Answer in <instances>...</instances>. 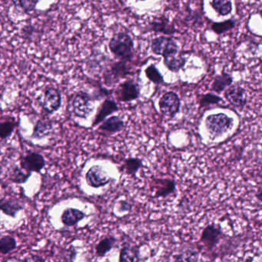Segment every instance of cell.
<instances>
[{
  "instance_id": "6da1fadb",
  "label": "cell",
  "mask_w": 262,
  "mask_h": 262,
  "mask_svg": "<svg viewBox=\"0 0 262 262\" xmlns=\"http://www.w3.org/2000/svg\"><path fill=\"white\" fill-rule=\"evenodd\" d=\"M109 49L121 61H130L134 55V44L130 35L126 32L115 34L109 42Z\"/></svg>"
},
{
  "instance_id": "7a4b0ae2",
  "label": "cell",
  "mask_w": 262,
  "mask_h": 262,
  "mask_svg": "<svg viewBox=\"0 0 262 262\" xmlns=\"http://www.w3.org/2000/svg\"><path fill=\"white\" fill-rule=\"evenodd\" d=\"M206 128L212 139L221 137L233 127L234 119L224 113L209 115L205 121Z\"/></svg>"
},
{
  "instance_id": "3957f363",
  "label": "cell",
  "mask_w": 262,
  "mask_h": 262,
  "mask_svg": "<svg viewBox=\"0 0 262 262\" xmlns=\"http://www.w3.org/2000/svg\"><path fill=\"white\" fill-rule=\"evenodd\" d=\"M151 50L155 55H161L164 58L177 55L179 46L177 41L171 37L160 36L152 40Z\"/></svg>"
},
{
  "instance_id": "277c9868",
  "label": "cell",
  "mask_w": 262,
  "mask_h": 262,
  "mask_svg": "<svg viewBox=\"0 0 262 262\" xmlns=\"http://www.w3.org/2000/svg\"><path fill=\"white\" fill-rule=\"evenodd\" d=\"M160 112L169 118H174L180 112V99L173 92H167L160 98L159 101Z\"/></svg>"
},
{
  "instance_id": "5b68a950",
  "label": "cell",
  "mask_w": 262,
  "mask_h": 262,
  "mask_svg": "<svg viewBox=\"0 0 262 262\" xmlns=\"http://www.w3.org/2000/svg\"><path fill=\"white\" fill-rule=\"evenodd\" d=\"M92 101H93L92 97L85 92H80L77 94L72 102L73 112L75 116L82 119H86L93 110L91 104Z\"/></svg>"
},
{
  "instance_id": "8992f818",
  "label": "cell",
  "mask_w": 262,
  "mask_h": 262,
  "mask_svg": "<svg viewBox=\"0 0 262 262\" xmlns=\"http://www.w3.org/2000/svg\"><path fill=\"white\" fill-rule=\"evenodd\" d=\"M223 236V232L220 226L212 223V224L208 225L203 229L200 242L206 249L212 250L219 244Z\"/></svg>"
},
{
  "instance_id": "52a82bcc",
  "label": "cell",
  "mask_w": 262,
  "mask_h": 262,
  "mask_svg": "<svg viewBox=\"0 0 262 262\" xmlns=\"http://www.w3.org/2000/svg\"><path fill=\"white\" fill-rule=\"evenodd\" d=\"M85 178L88 184L93 188L102 187L112 180L102 166L99 165L92 166L86 173Z\"/></svg>"
},
{
  "instance_id": "ba28073f",
  "label": "cell",
  "mask_w": 262,
  "mask_h": 262,
  "mask_svg": "<svg viewBox=\"0 0 262 262\" xmlns=\"http://www.w3.org/2000/svg\"><path fill=\"white\" fill-rule=\"evenodd\" d=\"M61 105V95L59 91L55 88H47L43 95L41 107L48 114H53L58 110Z\"/></svg>"
},
{
  "instance_id": "9c48e42d",
  "label": "cell",
  "mask_w": 262,
  "mask_h": 262,
  "mask_svg": "<svg viewBox=\"0 0 262 262\" xmlns=\"http://www.w3.org/2000/svg\"><path fill=\"white\" fill-rule=\"evenodd\" d=\"M140 89L139 84L134 80H127L120 84L116 91L117 98L119 101L129 102L139 98Z\"/></svg>"
},
{
  "instance_id": "30bf717a",
  "label": "cell",
  "mask_w": 262,
  "mask_h": 262,
  "mask_svg": "<svg viewBox=\"0 0 262 262\" xmlns=\"http://www.w3.org/2000/svg\"><path fill=\"white\" fill-rule=\"evenodd\" d=\"M20 166L28 172H40L46 166V160L41 154L30 152L21 157Z\"/></svg>"
},
{
  "instance_id": "8fae6325",
  "label": "cell",
  "mask_w": 262,
  "mask_h": 262,
  "mask_svg": "<svg viewBox=\"0 0 262 262\" xmlns=\"http://www.w3.org/2000/svg\"><path fill=\"white\" fill-rule=\"evenodd\" d=\"M130 73V69L127 66V62L120 61L112 64L110 70L104 74V81L107 85H112L118 82L121 78H124Z\"/></svg>"
},
{
  "instance_id": "7c38bea8",
  "label": "cell",
  "mask_w": 262,
  "mask_h": 262,
  "mask_svg": "<svg viewBox=\"0 0 262 262\" xmlns=\"http://www.w3.org/2000/svg\"><path fill=\"white\" fill-rule=\"evenodd\" d=\"M224 95L229 104L237 108H243L247 104L246 90L238 84L228 88L225 91Z\"/></svg>"
},
{
  "instance_id": "4fadbf2b",
  "label": "cell",
  "mask_w": 262,
  "mask_h": 262,
  "mask_svg": "<svg viewBox=\"0 0 262 262\" xmlns=\"http://www.w3.org/2000/svg\"><path fill=\"white\" fill-rule=\"evenodd\" d=\"M155 183L156 198H166L176 192L175 180L169 179H162V180H154Z\"/></svg>"
},
{
  "instance_id": "5bb4252c",
  "label": "cell",
  "mask_w": 262,
  "mask_h": 262,
  "mask_svg": "<svg viewBox=\"0 0 262 262\" xmlns=\"http://www.w3.org/2000/svg\"><path fill=\"white\" fill-rule=\"evenodd\" d=\"M23 209L24 206L17 199H0V210L8 216L15 218L17 214Z\"/></svg>"
},
{
  "instance_id": "9a60e30c",
  "label": "cell",
  "mask_w": 262,
  "mask_h": 262,
  "mask_svg": "<svg viewBox=\"0 0 262 262\" xmlns=\"http://www.w3.org/2000/svg\"><path fill=\"white\" fill-rule=\"evenodd\" d=\"M118 104L114 100L106 99L100 106L92 125H93V127L94 126L98 125L100 123L103 122L107 118V117L112 115L115 112H118Z\"/></svg>"
},
{
  "instance_id": "2e32d148",
  "label": "cell",
  "mask_w": 262,
  "mask_h": 262,
  "mask_svg": "<svg viewBox=\"0 0 262 262\" xmlns=\"http://www.w3.org/2000/svg\"><path fill=\"white\" fill-rule=\"evenodd\" d=\"M84 212L74 208H68L61 214V223L68 227L76 226L85 218Z\"/></svg>"
},
{
  "instance_id": "e0dca14e",
  "label": "cell",
  "mask_w": 262,
  "mask_h": 262,
  "mask_svg": "<svg viewBox=\"0 0 262 262\" xmlns=\"http://www.w3.org/2000/svg\"><path fill=\"white\" fill-rule=\"evenodd\" d=\"M151 29L156 32L165 34V35H172L175 33L176 29L173 25L169 23V19L165 17L155 18L150 23Z\"/></svg>"
},
{
  "instance_id": "ac0fdd59",
  "label": "cell",
  "mask_w": 262,
  "mask_h": 262,
  "mask_svg": "<svg viewBox=\"0 0 262 262\" xmlns=\"http://www.w3.org/2000/svg\"><path fill=\"white\" fill-rule=\"evenodd\" d=\"M233 82V78L229 74L223 72L221 75H217L211 86V90L215 93L220 94L225 92L228 88L230 87Z\"/></svg>"
},
{
  "instance_id": "d6986e66",
  "label": "cell",
  "mask_w": 262,
  "mask_h": 262,
  "mask_svg": "<svg viewBox=\"0 0 262 262\" xmlns=\"http://www.w3.org/2000/svg\"><path fill=\"white\" fill-rule=\"evenodd\" d=\"M52 130H53V124L50 121L38 120L34 127L32 137L33 139L40 140V139L45 138V137L50 135Z\"/></svg>"
},
{
  "instance_id": "ffe728a7",
  "label": "cell",
  "mask_w": 262,
  "mask_h": 262,
  "mask_svg": "<svg viewBox=\"0 0 262 262\" xmlns=\"http://www.w3.org/2000/svg\"><path fill=\"white\" fill-rule=\"evenodd\" d=\"M173 262H198L200 251L193 247H186L174 256Z\"/></svg>"
},
{
  "instance_id": "44dd1931",
  "label": "cell",
  "mask_w": 262,
  "mask_h": 262,
  "mask_svg": "<svg viewBox=\"0 0 262 262\" xmlns=\"http://www.w3.org/2000/svg\"><path fill=\"white\" fill-rule=\"evenodd\" d=\"M124 128V122L120 117L113 116L104 120L102 124L100 126L99 130L115 134L120 132Z\"/></svg>"
},
{
  "instance_id": "7402d4cb",
  "label": "cell",
  "mask_w": 262,
  "mask_h": 262,
  "mask_svg": "<svg viewBox=\"0 0 262 262\" xmlns=\"http://www.w3.org/2000/svg\"><path fill=\"white\" fill-rule=\"evenodd\" d=\"M119 262H140V252L134 246L124 244L120 251Z\"/></svg>"
},
{
  "instance_id": "603a6c76",
  "label": "cell",
  "mask_w": 262,
  "mask_h": 262,
  "mask_svg": "<svg viewBox=\"0 0 262 262\" xmlns=\"http://www.w3.org/2000/svg\"><path fill=\"white\" fill-rule=\"evenodd\" d=\"M116 243V238L112 235H107V236L104 237L102 239L100 240L99 243L95 247L97 256L101 257V258L105 256L106 254L108 253L115 247Z\"/></svg>"
},
{
  "instance_id": "cb8c5ba5",
  "label": "cell",
  "mask_w": 262,
  "mask_h": 262,
  "mask_svg": "<svg viewBox=\"0 0 262 262\" xmlns=\"http://www.w3.org/2000/svg\"><path fill=\"white\" fill-rule=\"evenodd\" d=\"M210 5L220 16L230 15L233 9L232 0H211Z\"/></svg>"
},
{
  "instance_id": "d4e9b609",
  "label": "cell",
  "mask_w": 262,
  "mask_h": 262,
  "mask_svg": "<svg viewBox=\"0 0 262 262\" xmlns=\"http://www.w3.org/2000/svg\"><path fill=\"white\" fill-rule=\"evenodd\" d=\"M163 63L171 72H178L180 69L184 68L186 63V58L180 55H171L164 58Z\"/></svg>"
},
{
  "instance_id": "484cf974",
  "label": "cell",
  "mask_w": 262,
  "mask_h": 262,
  "mask_svg": "<svg viewBox=\"0 0 262 262\" xmlns=\"http://www.w3.org/2000/svg\"><path fill=\"white\" fill-rule=\"evenodd\" d=\"M236 24L237 20L235 18H229V19L224 20L223 21L212 23L211 29L216 35H220L235 29Z\"/></svg>"
},
{
  "instance_id": "4316f807",
  "label": "cell",
  "mask_w": 262,
  "mask_h": 262,
  "mask_svg": "<svg viewBox=\"0 0 262 262\" xmlns=\"http://www.w3.org/2000/svg\"><path fill=\"white\" fill-rule=\"evenodd\" d=\"M31 175H32L31 172H28L23 168L15 166L9 171V178L12 183L23 184L28 181Z\"/></svg>"
},
{
  "instance_id": "83f0119b",
  "label": "cell",
  "mask_w": 262,
  "mask_h": 262,
  "mask_svg": "<svg viewBox=\"0 0 262 262\" xmlns=\"http://www.w3.org/2000/svg\"><path fill=\"white\" fill-rule=\"evenodd\" d=\"M142 166H143V163L140 159L130 157V158L124 160V165L121 166V170L125 172L127 175L135 177L136 174L142 167Z\"/></svg>"
},
{
  "instance_id": "f1b7e54d",
  "label": "cell",
  "mask_w": 262,
  "mask_h": 262,
  "mask_svg": "<svg viewBox=\"0 0 262 262\" xmlns=\"http://www.w3.org/2000/svg\"><path fill=\"white\" fill-rule=\"evenodd\" d=\"M17 247V243L15 238L10 235H5L0 238V253L7 255Z\"/></svg>"
},
{
  "instance_id": "f546056e",
  "label": "cell",
  "mask_w": 262,
  "mask_h": 262,
  "mask_svg": "<svg viewBox=\"0 0 262 262\" xmlns=\"http://www.w3.org/2000/svg\"><path fill=\"white\" fill-rule=\"evenodd\" d=\"M40 0H12L15 7L19 8L24 13L29 14L36 9Z\"/></svg>"
},
{
  "instance_id": "4dcf8cb0",
  "label": "cell",
  "mask_w": 262,
  "mask_h": 262,
  "mask_svg": "<svg viewBox=\"0 0 262 262\" xmlns=\"http://www.w3.org/2000/svg\"><path fill=\"white\" fill-rule=\"evenodd\" d=\"M145 74H146L148 79L154 84H160L164 82L163 75L154 64L148 66L145 70Z\"/></svg>"
},
{
  "instance_id": "1f68e13d",
  "label": "cell",
  "mask_w": 262,
  "mask_h": 262,
  "mask_svg": "<svg viewBox=\"0 0 262 262\" xmlns=\"http://www.w3.org/2000/svg\"><path fill=\"white\" fill-rule=\"evenodd\" d=\"M16 127V123L12 121H5L0 123V139L6 140L10 137Z\"/></svg>"
},
{
  "instance_id": "d6a6232c",
  "label": "cell",
  "mask_w": 262,
  "mask_h": 262,
  "mask_svg": "<svg viewBox=\"0 0 262 262\" xmlns=\"http://www.w3.org/2000/svg\"><path fill=\"white\" fill-rule=\"evenodd\" d=\"M223 101V98L219 95L208 93L206 95H203L200 98V107H204L209 105H215V104H220Z\"/></svg>"
},
{
  "instance_id": "836d02e7",
  "label": "cell",
  "mask_w": 262,
  "mask_h": 262,
  "mask_svg": "<svg viewBox=\"0 0 262 262\" xmlns=\"http://www.w3.org/2000/svg\"><path fill=\"white\" fill-rule=\"evenodd\" d=\"M77 250L73 246L61 251L58 262H75L76 259Z\"/></svg>"
},
{
  "instance_id": "e575fe53",
  "label": "cell",
  "mask_w": 262,
  "mask_h": 262,
  "mask_svg": "<svg viewBox=\"0 0 262 262\" xmlns=\"http://www.w3.org/2000/svg\"><path fill=\"white\" fill-rule=\"evenodd\" d=\"M118 205H119V206H118V210L121 212H129V211H130L131 209H132L131 204H130L128 202L124 201V200L120 201Z\"/></svg>"
},
{
  "instance_id": "d590c367",
  "label": "cell",
  "mask_w": 262,
  "mask_h": 262,
  "mask_svg": "<svg viewBox=\"0 0 262 262\" xmlns=\"http://www.w3.org/2000/svg\"><path fill=\"white\" fill-rule=\"evenodd\" d=\"M23 262H46V259L38 255H30L26 257Z\"/></svg>"
},
{
  "instance_id": "8d00e7d4",
  "label": "cell",
  "mask_w": 262,
  "mask_h": 262,
  "mask_svg": "<svg viewBox=\"0 0 262 262\" xmlns=\"http://www.w3.org/2000/svg\"><path fill=\"white\" fill-rule=\"evenodd\" d=\"M255 197L258 201L261 202L262 203V189H260L259 190L257 191L255 193Z\"/></svg>"
},
{
  "instance_id": "74e56055",
  "label": "cell",
  "mask_w": 262,
  "mask_h": 262,
  "mask_svg": "<svg viewBox=\"0 0 262 262\" xmlns=\"http://www.w3.org/2000/svg\"><path fill=\"white\" fill-rule=\"evenodd\" d=\"M259 15H261L262 18V9H260L259 10Z\"/></svg>"
},
{
  "instance_id": "f35d334b",
  "label": "cell",
  "mask_w": 262,
  "mask_h": 262,
  "mask_svg": "<svg viewBox=\"0 0 262 262\" xmlns=\"http://www.w3.org/2000/svg\"><path fill=\"white\" fill-rule=\"evenodd\" d=\"M137 1H141V2H143V1H146V0H137Z\"/></svg>"
}]
</instances>
